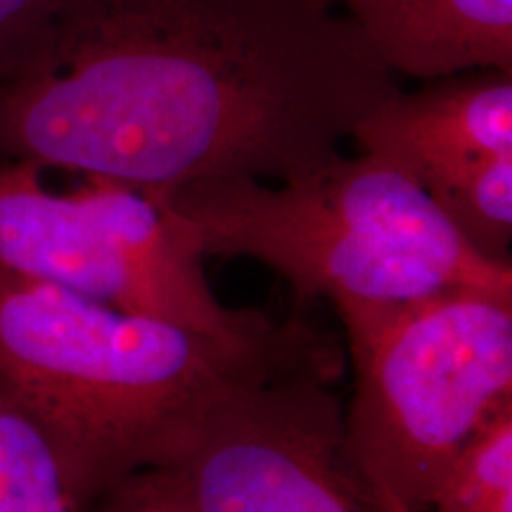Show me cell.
Returning a JSON list of instances; mask_svg holds the SVG:
<instances>
[{"label":"cell","mask_w":512,"mask_h":512,"mask_svg":"<svg viewBox=\"0 0 512 512\" xmlns=\"http://www.w3.org/2000/svg\"><path fill=\"white\" fill-rule=\"evenodd\" d=\"M399 91L311 0H69L41 67L0 83V159L150 192L283 183Z\"/></svg>","instance_id":"cell-1"},{"label":"cell","mask_w":512,"mask_h":512,"mask_svg":"<svg viewBox=\"0 0 512 512\" xmlns=\"http://www.w3.org/2000/svg\"><path fill=\"white\" fill-rule=\"evenodd\" d=\"M342 370L337 339L304 311L223 335L0 268V377L53 441L83 512L126 479L174 463L235 389Z\"/></svg>","instance_id":"cell-2"},{"label":"cell","mask_w":512,"mask_h":512,"mask_svg":"<svg viewBox=\"0 0 512 512\" xmlns=\"http://www.w3.org/2000/svg\"><path fill=\"white\" fill-rule=\"evenodd\" d=\"M202 256L283 275L299 311L318 299L406 302L479 290L512 297L510 261L486 259L411 174L358 152L283 183L214 178L155 192Z\"/></svg>","instance_id":"cell-3"},{"label":"cell","mask_w":512,"mask_h":512,"mask_svg":"<svg viewBox=\"0 0 512 512\" xmlns=\"http://www.w3.org/2000/svg\"><path fill=\"white\" fill-rule=\"evenodd\" d=\"M354 394L344 446L380 512H427L460 448L512 401V297L335 304Z\"/></svg>","instance_id":"cell-4"},{"label":"cell","mask_w":512,"mask_h":512,"mask_svg":"<svg viewBox=\"0 0 512 512\" xmlns=\"http://www.w3.org/2000/svg\"><path fill=\"white\" fill-rule=\"evenodd\" d=\"M43 171L27 159H0V268L204 332L271 320L216 299L204 256L155 192L100 176L55 192Z\"/></svg>","instance_id":"cell-5"},{"label":"cell","mask_w":512,"mask_h":512,"mask_svg":"<svg viewBox=\"0 0 512 512\" xmlns=\"http://www.w3.org/2000/svg\"><path fill=\"white\" fill-rule=\"evenodd\" d=\"M335 380L292 373L235 389L152 472L195 512H380L347 456Z\"/></svg>","instance_id":"cell-6"},{"label":"cell","mask_w":512,"mask_h":512,"mask_svg":"<svg viewBox=\"0 0 512 512\" xmlns=\"http://www.w3.org/2000/svg\"><path fill=\"white\" fill-rule=\"evenodd\" d=\"M358 152L384 157L441 204L512 157V72L472 69L394 93L351 133Z\"/></svg>","instance_id":"cell-7"},{"label":"cell","mask_w":512,"mask_h":512,"mask_svg":"<svg viewBox=\"0 0 512 512\" xmlns=\"http://www.w3.org/2000/svg\"><path fill=\"white\" fill-rule=\"evenodd\" d=\"M384 67L430 81L512 72V0H335Z\"/></svg>","instance_id":"cell-8"},{"label":"cell","mask_w":512,"mask_h":512,"mask_svg":"<svg viewBox=\"0 0 512 512\" xmlns=\"http://www.w3.org/2000/svg\"><path fill=\"white\" fill-rule=\"evenodd\" d=\"M0 512H83L46 430L0 377Z\"/></svg>","instance_id":"cell-9"},{"label":"cell","mask_w":512,"mask_h":512,"mask_svg":"<svg viewBox=\"0 0 512 512\" xmlns=\"http://www.w3.org/2000/svg\"><path fill=\"white\" fill-rule=\"evenodd\" d=\"M432 512H512V401L484 422L434 491Z\"/></svg>","instance_id":"cell-10"},{"label":"cell","mask_w":512,"mask_h":512,"mask_svg":"<svg viewBox=\"0 0 512 512\" xmlns=\"http://www.w3.org/2000/svg\"><path fill=\"white\" fill-rule=\"evenodd\" d=\"M69 0H0V83L41 67L55 46Z\"/></svg>","instance_id":"cell-11"},{"label":"cell","mask_w":512,"mask_h":512,"mask_svg":"<svg viewBox=\"0 0 512 512\" xmlns=\"http://www.w3.org/2000/svg\"><path fill=\"white\" fill-rule=\"evenodd\" d=\"M91 512H195L159 472H143L110 491Z\"/></svg>","instance_id":"cell-12"},{"label":"cell","mask_w":512,"mask_h":512,"mask_svg":"<svg viewBox=\"0 0 512 512\" xmlns=\"http://www.w3.org/2000/svg\"><path fill=\"white\" fill-rule=\"evenodd\" d=\"M311 3L320 5V8H330V10H335V0H311Z\"/></svg>","instance_id":"cell-13"}]
</instances>
